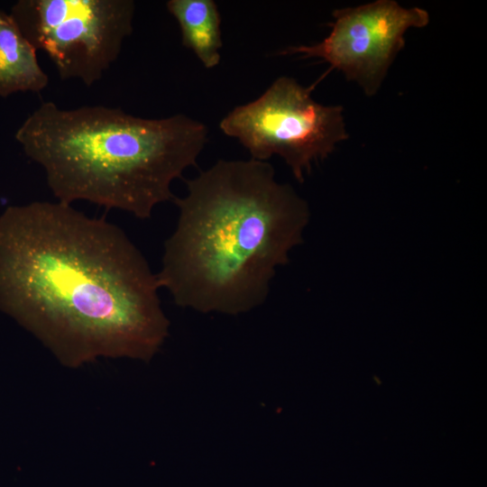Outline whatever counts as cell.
<instances>
[{"label": "cell", "instance_id": "6da1fadb", "mask_svg": "<svg viewBox=\"0 0 487 487\" xmlns=\"http://www.w3.org/2000/svg\"><path fill=\"white\" fill-rule=\"evenodd\" d=\"M160 285L117 225L60 201L0 216V309L65 367L149 362L169 335Z\"/></svg>", "mask_w": 487, "mask_h": 487}, {"label": "cell", "instance_id": "7a4b0ae2", "mask_svg": "<svg viewBox=\"0 0 487 487\" xmlns=\"http://www.w3.org/2000/svg\"><path fill=\"white\" fill-rule=\"evenodd\" d=\"M174 198L176 227L164 243L160 288L176 305L238 315L267 299L277 268L302 244L310 212L267 161L219 160Z\"/></svg>", "mask_w": 487, "mask_h": 487}, {"label": "cell", "instance_id": "3957f363", "mask_svg": "<svg viewBox=\"0 0 487 487\" xmlns=\"http://www.w3.org/2000/svg\"><path fill=\"white\" fill-rule=\"evenodd\" d=\"M207 135V125L183 114L142 118L121 108L63 109L46 101L15 139L42 168L57 201L85 200L147 219L174 199L172 182L196 165Z\"/></svg>", "mask_w": 487, "mask_h": 487}, {"label": "cell", "instance_id": "277c9868", "mask_svg": "<svg viewBox=\"0 0 487 487\" xmlns=\"http://www.w3.org/2000/svg\"><path fill=\"white\" fill-rule=\"evenodd\" d=\"M312 87L282 76L255 100L235 106L219 124L252 158L283 159L303 182L314 163L325 160L348 138L341 106H325L311 96Z\"/></svg>", "mask_w": 487, "mask_h": 487}, {"label": "cell", "instance_id": "5b68a950", "mask_svg": "<svg viewBox=\"0 0 487 487\" xmlns=\"http://www.w3.org/2000/svg\"><path fill=\"white\" fill-rule=\"evenodd\" d=\"M134 12L133 0H19L10 14L60 78L91 87L117 60Z\"/></svg>", "mask_w": 487, "mask_h": 487}, {"label": "cell", "instance_id": "8992f818", "mask_svg": "<svg viewBox=\"0 0 487 487\" xmlns=\"http://www.w3.org/2000/svg\"><path fill=\"white\" fill-rule=\"evenodd\" d=\"M332 15V30L325 39L314 45L288 47L280 54L321 59L356 82L369 96L377 93L404 48L406 32L429 23L425 9L405 8L393 0L336 9Z\"/></svg>", "mask_w": 487, "mask_h": 487}, {"label": "cell", "instance_id": "52a82bcc", "mask_svg": "<svg viewBox=\"0 0 487 487\" xmlns=\"http://www.w3.org/2000/svg\"><path fill=\"white\" fill-rule=\"evenodd\" d=\"M49 84L37 51L10 14L0 9V96L17 92L40 93Z\"/></svg>", "mask_w": 487, "mask_h": 487}, {"label": "cell", "instance_id": "ba28073f", "mask_svg": "<svg viewBox=\"0 0 487 487\" xmlns=\"http://www.w3.org/2000/svg\"><path fill=\"white\" fill-rule=\"evenodd\" d=\"M166 7L179 25L182 44L206 69L216 67L223 46L216 4L212 0H169Z\"/></svg>", "mask_w": 487, "mask_h": 487}]
</instances>
